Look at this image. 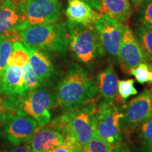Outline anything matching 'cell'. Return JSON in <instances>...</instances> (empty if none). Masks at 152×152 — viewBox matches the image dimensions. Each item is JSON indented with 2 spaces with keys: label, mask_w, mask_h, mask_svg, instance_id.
Returning a JSON list of instances; mask_svg holds the SVG:
<instances>
[{
  "label": "cell",
  "mask_w": 152,
  "mask_h": 152,
  "mask_svg": "<svg viewBox=\"0 0 152 152\" xmlns=\"http://www.w3.org/2000/svg\"><path fill=\"white\" fill-rule=\"evenodd\" d=\"M26 1L27 0H0V1H1V2H9L12 4L17 8L24 5L26 3Z\"/></svg>",
  "instance_id": "obj_31"
},
{
  "label": "cell",
  "mask_w": 152,
  "mask_h": 152,
  "mask_svg": "<svg viewBox=\"0 0 152 152\" xmlns=\"http://www.w3.org/2000/svg\"><path fill=\"white\" fill-rule=\"evenodd\" d=\"M123 116V105L115 102L97 101L94 115L95 135L113 147L123 139V133L121 125Z\"/></svg>",
  "instance_id": "obj_6"
},
{
  "label": "cell",
  "mask_w": 152,
  "mask_h": 152,
  "mask_svg": "<svg viewBox=\"0 0 152 152\" xmlns=\"http://www.w3.org/2000/svg\"><path fill=\"white\" fill-rule=\"evenodd\" d=\"M137 92L133 79L121 80L118 82V94L123 102L128 100L131 96L136 95Z\"/></svg>",
  "instance_id": "obj_23"
},
{
  "label": "cell",
  "mask_w": 152,
  "mask_h": 152,
  "mask_svg": "<svg viewBox=\"0 0 152 152\" xmlns=\"http://www.w3.org/2000/svg\"><path fill=\"white\" fill-rule=\"evenodd\" d=\"M132 132L141 144L152 142V115L138 125Z\"/></svg>",
  "instance_id": "obj_21"
},
{
  "label": "cell",
  "mask_w": 152,
  "mask_h": 152,
  "mask_svg": "<svg viewBox=\"0 0 152 152\" xmlns=\"http://www.w3.org/2000/svg\"><path fill=\"white\" fill-rule=\"evenodd\" d=\"M66 24L68 47L75 60L91 67L105 55L94 27L69 20Z\"/></svg>",
  "instance_id": "obj_4"
},
{
  "label": "cell",
  "mask_w": 152,
  "mask_h": 152,
  "mask_svg": "<svg viewBox=\"0 0 152 152\" xmlns=\"http://www.w3.org/2000/svg\"><path fill=\"white\" fill-rule=\"evenodd\" d=\"M55 95L62 109L71 111L96 97V85L84 68L73 64L57 85Z\"/></svg>",
  "instance_id": "obj_1"
},
{
  "label": "cell",
  "mask_w": 152,
  "mask_h": 152,
  "mask_svg": "<svg viewBox=\"0 0 152 152\" xmlns=\"http://www.w3.org/2000/svg\"><path fill=\"white\" fill-rule=\"evenodd\" d=\"M138 9V21L142 26L152 28V0H144Z\"/></svg>",
  "instance_id": "obj_22"
},
{
  "label": "cell",
  "mask_w": 152,
  "mask_h": 152,
  "mask_svg": "<svg viewBox=\"0 0 152 152\" xmlns=\"http://www.w3.org/2000/svg\"><path fill=\"white\" fill-rule=\"evenodd\" d=\"M149 91H150V93H151V96H152V86L151 87V89H150V90H149Z\"/></svg>",
  "instance_id": "obj_35"
},
{
  "label": "cell",
  "mask_w": 152,
  "mask_h": 152,
  "mask_svg": "<svg viewBox=\"0 0 152 152\" xmlns=\"http://www.w3.org/2000/svg\"><path fill=\"white\" fill-rule=\"evenodd\" d=\"M96 107L97 100L94 98L77 109L66 111L64 115L51 122L61 128L65 137L80 151L95 134L94 115Z\"/></svg>",
  "instance_id": "obj_2"
},
{
  "label": "cell",
  "mask_w": 152,
  "mask_h": 152,
  "mask_svg": "<svg viewBox=\"0 0 152 152\" xmlns=\"http://www.w3.org/2000/svg\"><path fill=\"white\" fill-rule=\"evenodd\" d=\"M83 1H84L87 4L90 5L94 10L100 11V0H83Z\"/></svg>",
  "instance_id": "obj_30"
},
{
  "label": "cell",
  "mask_w": 152,
  "mask_h": 152,
  "mask_svg": "<svg viewBox=\"0 0 152 152\" xmlns=\"http://www.w3.org/2000/svg\"><path fill=\"white\" fill-rule=\"evenodd\" d=\"M148 58L140 47L136 35L128 26H124L118 52V61L125 73L130 74L131 70Z\"/></svg>",
  "instance_id": "obj_11"
},
{
  "label": "cell",
  "mask_w": 152,
  "mask_h": 152,
  "mask_svg": "<svg viewBox=\"0 0 152 152\" xmlns=\"http://www.w3.org/2000/svg\"><path fill=\"white\" fill-rule=\"evenodd\" d=\"M3 113V110H2V103H1V100L0 99V117H1V113Z\"/></svg>",
  "instance_id": "obj_34"
},
{
  "label": "cell",
  "mask_w": 152,
  "mask_h": 152,
  "mask_svg": "<svg viewBox=\"0 0 152 152\" xmlns=\"http://www.w3.org/2000/svg\"><path fill=\"white\" fill-rule=\"evenodd\" d=\"M66 14L69 21L90 27H94L95 22L101 16L83 0H68Z\"/></svg>",
  "instance_id": "obj_16"
},
{
  "label": "cell",
  "mask_w": 152,
  "mask_h": 152,
  "mask_svg": "<svg viewBox=\"0 0 152 152\" xmlns=\"http://www.w3.org/2000/svg\"><path fill=\"white\" fill-rule=\"evenodd\" d=\"M131 152H152V142L141 144L140 146L133 147L131 149Z\"/></svg>",
  "instance_id": "obj_28"
},
{
  "label": "cell",
  "mask_w": 152,
  "mask_h": 152,
  "mask_svg": "<svg viewBox=\"0 0 152 152\" xmlns=\"http://www.w3.org/2000/svg\"><path fill=\"white\" fill-rule=\"evenodd\" d=\"M135 34L144 54L148 59L152 61V28L142 25H137Z\"/></svg>",
  "instance_id": "obj_19"
},
{
  "label": "cell",
  "mask_w": 152,
  "mask_h": 152,
  "mask_svg": "<svg viewBox=\"0 0 152 152\" xmlns=\"http://www.w3.org/2000/svg\"><path fill=\"white\" fill-rule=\"evenodd\" d=\"M1 119L6 137L15 146L26 141L39 127L33 117L20 111L4 112Z\"/></svg>",
  "instance_id": "obj_7"
},
{
  "label": "cell",
  "mask_w": 152,
  "mask_h": 152,
  "mask_svg": "<svg viewBox=\"0 0 152 152\" xmlns=\"http://www.w3.org/2000/svg\"><path fill=\"white\" fill-rule=\"evenodd\" d=\"M94 28L105 54L118 61L124 25L107 15L101 14Z\"/></svg>",
  "instance_id": "obj_9"
},
{
  "label": "cell",
  "mask_w": 152,
  "mask_h": 152,
  "mask_svg": "<svg viewBox=\"0 0 152 152\" xmlns=\"http://www.w3.org/2000/svg\"><path fill=\"white\" fill-rule=\"evenodd\" d=\"M111 152H131V149L126 143L121 142L112 148Z\"/></svg>",
  "instance_id": "obj_29"
},
{
  "label": "cell",
  "mask_w": 152,
  "mask_h": 152,
  "mask_svg": "<svg viewBox=\"0 0 152 152\" xmlns=\"http://www.w3.org/2000/svg\"><path fill=\"white\" fill-rule=\"evenodd\" d=\"M13 42L8 38H0V77L7 65L13 50Z\"/></svg>",
  "instance_id": "obj_24"
},
{
  "label": "cell",
  "mask_w": 152,
  "mask_h": 152,
  "mask_svg": "<svg viewBox=\"0 0 152 152\" xmlns=\"http://www.w3.org/2000/svg\"><path fill=\"white\" fill-rule=\"evenodd\" d=\"M0 92L8 96H26L28 93L25 84L22 67L7 64L0 77Z\"/></svg>",
  "instance_id": "obj_14"
},
{
  "label": "cell",
  "mask_w": 152,
  "mask_h": 152,
  "mask_svg": "<svg viewBox=\"0 0 152 152\" xmlns=\"http://www.w3.org/2000/svg\"><path fill=\"white\" fill-rule=\"evenodd\" d=\"M23 69L24 71L25 84H26V89H27L28 92L40 86L41 83H39L35 73H34L30 62L26 63L23 66Z\"/></svg>",
  "instance_id": "obj_26"
},
{
  "label": "cell",
  "mask_w": 152,
  "mask_h": 152,
  "mask_svg": "<svg viewBox=\"0 0 152 152\" xmlns=\"http://www.w3.org/2000/svg\"><path fill=\"white\" fill-rule=\"evenodd\" d=\"M112 148L94 134L92 140L80 152H111Z\"/></svg>",
  "instance_id": "obj_25"
},
{
  "label": "cell",
  "mask_w": 152,
  "mask_h": 152,
  "mask_svg": "<svg viewBox=\"0 0 152 152\" xmlns=\"http://www.w3.org/2000/svg\"><path fill=\"white\" fill-rule=\"evenodd\" d=\"M130 74L135 77L140 84H152V64L142 63L130 71Z\"/></svg>",
  "instance_id": "obj_20"
},
{
  "label": "cell",
  "mask_w": 152,
  "mask_h": 152,
  "mask_svg": "<svg viewBox=\"0 0 152 152\" xmlns=\"http://www.w3.org/2000/svg\"><path fill=\"white\" fill-rule=\"evenodd\" d=\"M134 9H138L144 0H129Z\"/></svg>",
  "instance_id": "obj_33"
},
{
  "label": "cell",
  "mask_w": 152,
  "mask_h": 152,
  "mask_svg": "<svg viewBox=\"0 0 152 152\" xmlns=\"http://www.w3.org/2000/svg\"><path fill=\"white\" fill-rule=\"evenodd\" d=\"M118 82L117 74L112 66H107L99 73L95 85L96 92L99 95V101L115 102L118 97Z\"/></svg>",
  "instance_id": "obj_15"
},
{
  "label": "cell",
  "mask_w": 152,
  "mask_h": 152,
  "mask_svg": "<svg viewBox=\"0 0 152 152\" xmlns=\"http://www.w3.org/2000/svg\"><path fill=\"white\" fill-rule=\"evenodd\" d=\"M45 152H53V149H51V150H49V151H47Z\"/></svg>",
  "instance_id": "obj_36"
},
{
  "label": "cell",
  "mask_w": 152,
  "mask_h": 152,
  "mask_svg": "<svg viewBox=\"0 0 152 152\" xmlns=\"http://www.w3.org/2000/svg\"><path fill=\"white\" fill-rule=\"evenodd\" d=\"M100 11L118 21H127L132 14L129 0H100Z\"/></svg>",
  "instance_id": "obj_18"
},
{
  "label": "cell",
  "mask_w": 152,
  "mask_h": 152,
  "mask_svg": "<svg viewBox=\"0 0 152 152\" xmlns=\"http://www.w3.org/2000/svg\"><path fill=\"white\" fill-rule=\"evenodd\" d=\"M53 152H80V149L67 138L64 137L63 143L53 149Z\"/></svg>",
  "instance_id": "obj_27"
},
{
  "label": "cell",
  "mask_w": 152,
  "mask_h": 152,
  "mask_svg": "<svg viewBox=\"0 0 152 152\" xmlns=\"http://www.w3.org/2000/svg\"><path fill=\"white\" fill-rule=\"evenodd\" d=\"M61 4L57 0H27L25 13L28 26L54 23L61 14Z\"/></svg>",
  "instance_id": "obj_13"
},
{
  "label": "cell",
  "mask_w": 152,
  "mask_h": 152,
  "mask_svg": "<svg viewBox=\"0 0 152 152\" xmlns=\"http://www.w3.org/2000/svg\"><path fill=\"white\" fill-rule=\"evenodd\" d=\"M24 46L29 54L30 64L34 73L39 83L41 84L44 83L52 77L54 72V66L50 57L40 49L26 45Z\"/></svg>",
  "instance_id": "obj_17"
},
{
  "label": "cell",
  "mask_w": 152,
  "mask_h": 152,
  "mask_svg": "<svg viewBox=\"0 0 152 152\" xmlns=\"http://www.w3.org/2000/svg\"><path fill=\"white\" fill-rule=\"evenodd\" d=\"M123 113L121 121L123 133H131L138 125L152 115V96L150 91L144 90L123 105Z\"/></svg>",
  "instance_id": "obj_8"
},
{
  "label": "cell",
  "mask_w": 152,
  "mask_h": 152,
  "mask_svg": "<svg viewBox=\"0 0 152 152\" xmlns=\"http://www.w3.org/2000/svg\"><path fill=\"white\" fill-rule=\"evenodd\" d=\"M25 6L17 7L9 2L0 1V38L5 37L13 42H20L19 33L28 28Z\"/></svg>",
  "instance_id": "obj_10"
},
{
  "label": "cell",
  "mask_w": 152,
  "mask_h": 152,
  "mask_svg": "<svg viewBox=\"0 0 152 152\" xmlns=\"http://www.w3.org/2000/svg\"><path fill=\"white\" fill-rule=\"evenodd\" d=\"M0 152H32L30 151L29 149H28L26 146H18V147H16L14 149L11 150H4V151H0Z\"/></svg>",
  "instance_id": "obj_32"
},
{
  "label": "cell",
  "mask_w": 152,
  "mask_h": 152,
  "mask_svg": "<svg viewBox=\"0 0 152 152\" xmlns=\"http://www.w3.org/2000/svg\"><path fill=\"white\" fill-rule=\"evenodd\" d=\"M64 130L52 122L38 127L35 132L24 142V145L32 152H45L54 149L63 143Z\"/></svg>",
  "instance_id": "obj_12"
},
{
  "label": "cell",
  "mask_w": 152,
  "mask_h": 152,
  "mask_svg": "<svg viewBox=\"0 0 152 152\" xmlns=\"http://www.w3.org/2000/svg\"><path fill=\"white\" fill-rule=\"evenodd\" d=\"M4 103H2L3 111H20L33 117L39 126L46 125L51 121L49 109L58 106L55 92L47 87L39 86L30 91L26 96H9Z\"/></svg>",
  "instance_id": "obj_3"
},
{
  "label": "cell",
  "mask_w": 152,
  "mask_h": 152,
  "mask_svg": "<svg viewBox=\"0 0 152 152\" xmlns=\"http://www.w3.org/2000/svg\"><path fill=\"white\" fill-rule=\"evenodd\" d=\"M19 39L28 46L61 55H65L68 47L66 22L28 26L19 33Z\"/></svg>",
  "instance_id": "obj_5"
}]
</instances>
